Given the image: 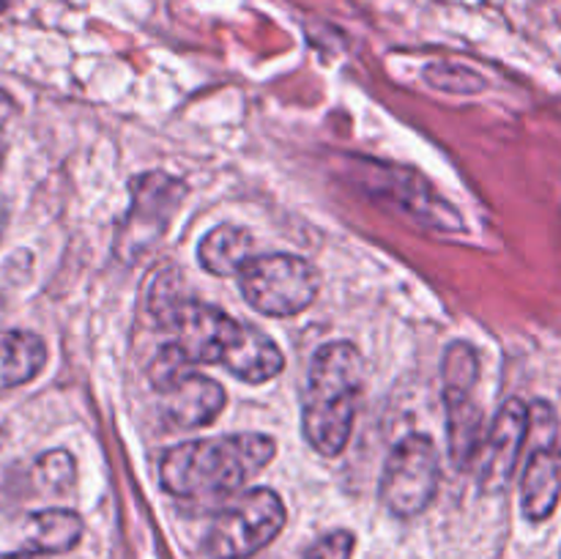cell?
<instances>
[{
	"instance_id": "cell-8",
	"label": "cell",
	"mask_w": 561,
	"mask_h": 559,
	"mask_svg": "<svg viewBox=\"0 0 561 559\" xmlns=\"http://www.w3.org/2000/svg\"><path fill=\"white\" fill-rule=\"evenodd\" d=\"M362 186L367 195L378 197L387 206L398 208L405 217L416 219L420 225L433 230H460L463 219L453 203L444 201L425 175L409 168H394V164L365 162L362 170Z\"/></svg>"
},
{
	"instance_id": "cell-1",
	"label": "cell",
	"mask_w": 561,
	"mask_h": 559,
	"mask_svg": "<svg viewBox=\"0 0 561 559\" xmlns=\"http://www.w3.org/2000/svg\"><path fill=\"white\" fill-rule=\"evenodd\" d=\"M162 329L192 365H219L247 384H266L285 367L283 351L263 329L236 321L219 307L197 299H181Z\"/></svg>"
},
{
	"instance_id": "cell-11",
	"label": "cell",
	"mask_w": 561,
	"mask_h": 559,
	"mask_svg": "<svg viewBox=\"0 0 561 559\" xmlns=\"http://www.w3.org/2000/svg\"><path fill=\"white\" fill-rule=\"evenodd\" d=\"M561 499V453L557 447H531L520 482V510L529 521L551 518Z\"/></svg>"
},
{
	"instance_id": "cell-23",
	"label": "cell",
	"mask_w": 561,
	"mask_h": 559,
	"mask_svg": "<svg viewBox=\"0 0 561 559\" xmlns=\"http://www.w3.org/2000/svg\"><path fill=\"white\" fill-rule=\"evenodd\" d=\"M3 225H5V214L0 212V230H3Z\"/></svg>"
},
{
	"instance_id": "cell-10",
	"label": "cell",
	"mask_w": 561,
	"mask_h": 559,
	"mask_svg": "<svg viewBox=\"0 0 561 559\" xmlns=\"http://www.w3.org/2000/svg\"><path fill=\"white\" fill-rule=\"evenodd\" d=\"M159 395H162L164 420H168V425L179 427V431H197V427L211 425L222 414L225 400H228L222 384L203 376L195 367L181 378H175Z\"/></svg>"
},
{
	"instance_id": "cell-3",
	"label": "cell",
	"mask_w": 561,
	"mask_h": 559,
	"mask_svg": "<svg viewBox=\"0 0 561 559\" xmlns=\"http://www.w3.org/2000/svg\"><path fill=\"white\" fill-rule=\"evenodd\" d=\"M365 376V356L348 340H334L312 354L301 400V433L318 455L337 458L348 444Z\"/></svg>"
},
{
	"instance_id": "cell-17",
	"label": "cell",
	"mask_w": 561,
	"mask_h": 559,
	"mask_svg": "<svg viewBox=\"0 0 561 559\" xmlns=\"http://www.w3.org/2000/svg\"><path fill=\"white\" fill-rule=\"evenodd\" d=\"M77 464L66 449H49L33 464V482L44 493H64L75 486Z\"/></svg>"
},
{
	"instance_id": "cell-9",
	"label": "cell",
	"mask_w": 561,
	"mask_h": 559,
	"mask_svg": "<svg viewBox=\"0 0 561 559\" xmlns=\"http://www.w3.org/2000/svg\"><path fill=\"white\" fill-rule=\"evenodd\" d=\"M529 438V406L518 398H510L499 409L491 431L482 442V475L480 482L488 493L504 491L518 469L520 453Z\"/></svg>"
},
{
	"instance_id": "cell-13",
	"label": "cell",
	"mask_w": 561,
	"mask_h": 559,
	"mask_svg": "<svg viewBox=\"0 0 561 559\" xmlns=\"http://www.w3.org/2000/svg\"><path fill=\"white\" fill-rule=\"evenodd\" d=\"M444 406H447L449 455L455 466L466 469L485 442L482 409L474 400V392H463V389H444Z\"/></svg>"
},
{
	"instance_id": "cell-19",
	"label": "cell",
	"mask_w": 561,
	"mask_h": 559,
	"mask_svg": "<svg viewBox=\"0 0 561 559\" xmlns=\"http://www.w3.org/2000/svg\"><path fill=\"white\" fill-rule=\"evenodd\" d=\"M354 532L348 529H334L329 535L318 537L310 548L305 551L301 559H351L354 554Z\"/></svg>"
},
{
	"instance_id": "cell-16",
	"label": "cell",
	"mask_w": 561,
	"mask_h": 559,
	"mask_svg": "<svg viewBox=\"0 0 561 559\" xmlns=\"http://www.w3.org/2000/svg\"><path fill=\"white\" fill-rule=\"evenodd\" d=\"M442 378H444V389H463V392H474L477 381H480V356H477L474 345L449 343V349L444 351Z\"/></svg>"
},
{
	"instance_id": "cell-21",
	"label": "cell",
	"mask_w": 561,
	"mask_h": 559,
	"mask_svg": "<svg viewBox=\"0 0 561 559\" xmlns=\"http://www.w3.org/2000/svg\"><path fill=\"white\" fill-rule=\"evenodd\" d=\"M0 559H36V554H31V551H25V554H5V557H0Z\"/></svg>"
},
{
	"instance_id": "cell-4",
	"label": "cell",
	"mask_w": 561,
	"mask_h": 559,
	"mask_svg": "<svg viewBox=\"0 0 561 559\" xmlns=\"http://www.w3.org/2000/svg\"><path fill=\"white\" fill-rule=\"evenodd\" d=\"M241 296L252 310L272 318H290L305 312L321 290V272L316 263L290 252L255 255L239 274Z\"/></svg>"
},
{
	"instance_id": "cell-6",
	"label": "cell",
	"mask_w": 561,
	"mask_h": 559,
	"mask_svg": "<svg viewBox=\"0 0 561 559\" xmlns=\"http://www.w3.org/2000/svg\"><path fill=\"white\" fill-rule=\"evenodd\" d=\"M438 491V453L425 433H409L389 453L381 471L383 507L398 518H414L425 513Z\"/></svg>"
},
{
	"instance_id": "cell-14",
	"label": "cell",
	"mask_w": 561,
	"mask_h": 559,
	"mask_svg": "<svg viewBox=\"0 0 561 559\" xmlns=\"http://www.w3.org/2000/svg\"><path fill=\"white\" fill-rule=\"evenodd\" d=\"M47 365V345L27 329H0V389L33 381Z\"/></svg>"
},
{
	"instance_id": "cell-22",
	"label": "cell",
	"mask_w": 561,
	"mask_h": 559,
	"mask_svg": "<svg viewBox=\"0 0 561 559\" xmlns=\"http://www.w3.org/2000/svg\"><path fill=\"white\" fill-rule=\"evenodd\" d=\"M3 157H5V137H3V129H0V164H3Z\"/></svg>"
},
{
	"instance_id": "cell-2",
	"label": "cell",
	"mask_w": 561,
	"mask_h": 559,
	"mask_svg": "<svg viewBox=\"0 0 561 559\" xmlns=\"http://www.w3.org/2000/svg\"><path fill=\"white\" fill-rule=\"evenodd\" d=\"M277 455L266 433L190 438L159 460V482L179 499H225L239 493Z\"/></svg>"
},
{
	"instance_id": "cell-18",
	"label": "cell",
	"mask_w": 561,
	"mask_h": 559,
	"mask_svg": "<svg viewBox=\"0 0 561 559\" xmlns=\"http://www.w3.org/2000/svg\"><path fill=\"white\" fill-rule=\"evenodd\" d=\"M425 80L431 82L433 88L447 93H480L485 88V80H482L477 71H471L469 66L458 64H433L425 69Z\"/></svg>"
},
{
	"instance_id": "cell-12",
	"label": "cell",
	"mask_w": 561,
	"mask_h": 559,
	"mask_svg": "<svg viewBox=\"0 0 561 559\" xmlns=\"http://www.w3.org/2000/svg\"><path fill=\"white\" fill-rule=\"evenodd\" d=\"M255 236L239 225H217L203 236L197 261L214 277H239L247 263L257 255Z\"/></svg>"
},
{
	"instance_id": "cell-20",
	"label": "cell",
	"mask_w": 561,
	"mask_h": 559,
	"mask_svg": "<svg viewBox=\"0 0 561 559\" xmlns=\"http://www.w3.org/2000/svg\"><path fill=\"white\" fill-rule=\"evenodd\" d=\"M16 110H20V107H16L14 99H11L5 91H0V129H5V124L14 118Z\"/></svg>"
},
{
	"instance_id": "cell-15",
	"label": "cell",
	"mask_w": 561,
	"mask_h": 559,
	"mask_svg": "<svg viewBox=\"0 0 561 559\" xmlns=\"http://www.w3.org/2000/svg\"><path fill=\"white\" fill-rule=\"evenodd\" d=\"M82 532L85 524L75 510L49 507L27 515L22 540L31 554H66L82 540Z\"/></svg>"
},
{
	"instance_id": "cell-7",
	"label": "cell",
	"mask_w": 561,
	"mask_h": 559,
	"mask_svg": "<svg viewBox=\"0 0 561 559\" xmlns=\"http://www.w3.org/2000/svg\"><path fill=\"white\" fill-rule=\"evenodd\" d=\"M129 212L118 230L115 250L124 261H137L164 236L170 219L184 203L186 184L162 170H148L129 181Z\"/></svg>"
},
{
	"instance_id": "cell-5",
	"label": "cell",
	"mask_w": 561,
	"mask_h": 559,
	"mask_svg": "<svg viewBox=\"0 0 561 559\" xmlns=\"http://www.w3.org/2000/svg\"><path fill=\"white\" fill-rule=\"evenodd\" d=\"M285 504L272 488H252L222 507L206 532L208 559H250L283 532Z\"/></svg>"
}]
</instances>
